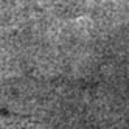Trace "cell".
<instances>
[{"instance_id":"1","label":"cell","mask_w":129,"mask_h":129,"mask_svg":"<svg viewBox=\"0 0 129 129\" xmlns=\"http://www.w3.org/2000/svg\"><path fill=\"white\" fill-rule=\"evenodd\" d=\"M8 124V114H3V112H0V129H2L3 126Z\"/></svg>"}]
</instances>
